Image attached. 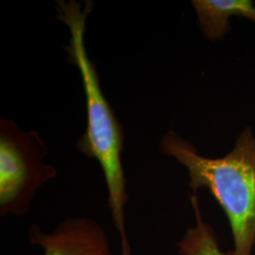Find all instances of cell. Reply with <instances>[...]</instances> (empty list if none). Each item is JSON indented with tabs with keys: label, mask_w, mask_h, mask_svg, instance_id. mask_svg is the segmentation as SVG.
Returning a JSON list of instances; mask_svg holds the SVG:
<instances>
[{
	"label": "cell",
	"mask_w": 255,
	"mask_h": 255,
	"mask_svg": "<svg viewBox=\"0 0 255 255\" xmlns=\"http://www.w3.org/2000/svg\"><path fill=\"white\" fill-rule=\"evenodd\" d=\"M164 154L186 167L194 193L206 188L230 223L233 255H252L255 247V138L248 128L234 149L221 158H206L172 130L161 141Z\"/></svg>",
	"instance_id": "cell-2"
},
{
	"label": "cell",
	"mask_w": 255,
	"mask_h": 255,
	"mask_svg": "<svg viewBox=\"0 0 255 255\" xmlns=\"http://www.w3.org/2000/svg\"><path fill=\"white\" fill-rule=\"evenodd\" d=\"M193 7L203 34L212 41L222 39L230 30L228 18L243 16L255 23V6L251 0H194Z\"/></svg>",
	"instance_id": "cell-5"
},
{
	"label": "cell",
	"mask_w": 255,
	"mask_h": 255,
	"mask_svg": "<svg viewBox=\"0 0 255 255\" xmlns=\"http://www.w3.org/2000/svg\"><path fill=\"white\" fill-rule=\"evenodd\" d=\"M190 201L196 217V224L188 227L182 238L177 242L180 255H233L221 250L215 230L201 216L199 201L195 193L190 195Z\"/></svg>",
	"instance_id": "cell-6"
},
{
	"label": "cell",
	"mask_w": 255,
	"mask_h": 255,
	"mask_svg": "<svg viewBox=\"0 0 255 255\" xmlns=\"http://www.w3.org/2000/svg\"><path fill=\"white\" fill-rule=\"evenodd\" d=\"M28 240L44 255H115L105 229L85 217L64 219L50 232L33 224Z\"/></svg>",
	"instance_id": "cell-4"
},
{
	"label": "cell",
	"mask_w": 255,
	"mask_h": 255,
	"mask_svg": "<svg viewBox=\"0 0 255 255\" xmlns=\"http://www.w3.org/2000/svg\"><path fill=\"white\" fill-rule=\"evenodd\" d=\"M47 146L35 130L23 132L14 121L0 120V216L24 217L36 192L57 169L44 164Z\"/></svg>",
	"instance_id": "cell-3"
},
{
	"label": "cell",
	"mask_w": 255,
	"mask_h": 255,
	"mask_svg": "<svg viewBox=\"0 0 255 255\" xmlns=\"http://www.w3.org/2000/svg\"><path fill=\"white\" fill-rule=\"evenodd\" d=\"M92 1L58 0V18L69 28L70 38L64 50L67 62L77 66L82 77L86 99L87 128L77 148L101 164L108 189V206L120 243V255H132L127 227L125 207L128 202L127 181L121 161L124 132L114 110L101 91L97 65L87 54L84 35Z\"/></svg>",
	"instance_id": "cell-1"
}]
</instances>
